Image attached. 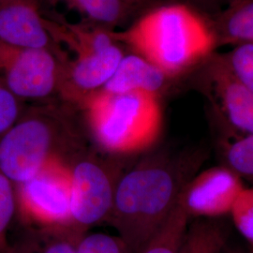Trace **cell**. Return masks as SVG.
I'll return each mask as SVG.
<instances>
[{
  "mask_svg": "<svg viewBox=\"0 0 253 253\" xmlns=\"http://www.w3.org/2000/svg\"><path fill=\"white\" fill-rule=\"evenodd\" d=\"M208 158L203 146L147 154L118 177L106 221L118 231L130 253H141L178 204L188 182Z\"/></svg>",
  "mask_w": 253,
  "mask_h": 253,
  "instance_id": "obj_1",
  "label": "cell"
},
{
  "mask_svg": "<svg viewBox=\"0 0 253 253\" xmlns=\"http://www.w3.org/2000/svg\"><path fill=\"white\" fill-rule=\"evenodd\" d=\"M109 33L172 80L196 71L217 50L208 15L183 2L149 9L126 29Z\"/></svg>",
  "mask_w": 253,
  "mask_h": 253,
  "instance_id": "obj_2",
  "label": "cell"
},
{
  "mask_svg": "<svg viewBox=\"0 0 253 253\" xmlns=\"http://www.w3.org/2000/svg\"><path fill=\"white\" fill-rule=\"evenodd\" d=\"M42 14L47 32L67 55L60 63L57 93L80 105L105 85L125 54L107 29Z\"/></svg>",
  "mask_w": 253,
  "mask_h": 253,
  "instance_id": "obj_3",
  "label": "cell"
},
{
  "mask_svg": "<svg viewBox=\"0 0 253 253\" xmlns=\"http://www.w3.org/2000/svg\"><path fill=\"white\" fill-rule=\"evenodd\" d=\"M80 106L95 140L110 153L144 152L162 135L163 111L159 95L99 90L86 97Z\"/></svg>",
  "mask_w": 253,
  "mask_h": 253,
  "instance_id": "obj_4",
  "label": "cell"
},
{
  "mask_svg": "<svg viewBox=\"0 0 253 253\" xmlns=\"http://www.w3.org/2000/svg\"><path fill=\"white\" fill-rule=\"evenodd\" d=\"M70 134L65 118L55 109L25 110L0 137V173L14 187L32 179L48 163L61 159Z\"/></svg>",
  "mask_w": 253,
  "mask_h": 253,
  "instance_id": "obj_5",
  "label": "cell"
},
{
  "mask_svg": "<svg viewBox=\"0 0 253 253\" xmlns=\"http://www.w3.org/2000/svg\"><path fill=\"white\" fill-rule=\"evenodd\" d=\"M15 188L16 213L32 226H70L71 171L56 159Z\"/></svg>",
  "mask_w": 253,
  "mask_h": 253,
  "instance_id": "obj_6",
  "label": "cell"
},
{
  "mask_svg": "<svg viewBox=\"0 0 253 253\" xmlns=\"http://www.w3.org/2000/svg\"><path fill=\"white\" fill-rule=\"evenodd\" d=\"M194 73L197 89L209 102L217 126L253 134V92L235 78L219 53L212 54Z\"/></svg>",
  "mask_w": 253,
  "mask_h": 253,
  "instance_id": "obj_7",
  "label": "cell"
},
{
  "mask_svg": "<svg viewBox=\"0 0 253 253\" xmlns=\"http://www.w3.org/2000/svg\"><path fill=\"white\" fill-rule=\"evenodd\" d=\"M60 62L48 50L0 42V79L18 99L42 100L58 90Z\"/></svg>",
  "mask_w": 253,
  "mask_h": 253,
  "instance_id": "obj_8",
  "label": "cell"
},
{
  "mask_svg": "<svg viewBox=\"0 0 253 253\" xmlns=\"http://www.w3.org/2000/svg\"><path fill=\"white\" fill-rule=\"evenodd\" d=\"M71 171L70 228L82 235L106 220L114 203L118 180L97 159L76 161Z\"/></svg>",
  "mask_w": 253,
  "mask_h": 253,
  "instance_id": "obj_9",
  "label": "cell"
},
{
  "mask_svg": "<svg viewBox=\"0 0 253 253\" xmlns=\"http://www.w3.org/2000/svg\"><path fill=\"white\" fill-rule=\"evenodd\" d=\"M244 188L243 180L226 166H214L188 182L178 204L190 218H218L231 213Z\"/></svg>",
  "mask_w": 253,
  "mask_h": 253,
  "instance_id": "obj_10",
  "label": "cell"
},
{
  "mask_svg": "<svg viewBox=\"0 0 253 253\" xmlns=\"http://www.w3.org/2000/svg\"><path fill=\"white\" fill-rule=\"evenodd\" d=\"M42 0H0V42L10 45L43 49L66 58L43 25Z\"/></svg>",
  "mask_w": 253,
  "mask_h": 253,
  "instance_id": "obj_11",
  "label": "cell"
},
{
  "mask_svg": "<svg viewBox=\"0 0 253 253\" xmlns=\"http://www.w3.org/2000/svg\"><path fill=\"white\" fill-rule=\"evenodd\" d=\"M171 80L155 65L132 52L124 54L116 72L100 90L114 94L147 92L161 96Z\"/></svg>",
  "mask_w": 253,
  "mask_h": 253,
  "instance_id": "obj_12",
  "label": "cell"
},
{
  "mask_svg": "<svg viewBox=\"0 0 253 253\" xmlns=\"http://www.w3.org/2000/svg\"><path fill=\"white\" fill-rule=\"evenodd\" d=\"M54 8L76 14L79 23L118 30L124 25L136 9L125 0H42Z\"/></svg>",
  "mask_w": 253,
  "mask_h": 253,
  "instance_id": "obj_13",
  "label": "cell"
},
{
  "mask_svg": "<svg viewBox=\"0 0 253 253\" xmlns=\"http://www.w3.org/2000/svg\"><path fill=\"white\" fill-rule=\"evenodd\" d=\"M217 39L223 46L253 43V0H241L208 15Z\"/></svg>",
  "mask_w": 253,
  "mask_h": 253,
  "instance_id": "obj_14",
  "label": "cell"
},
{
  "mask_svg": "<svg viewBox=\"0 0 253 253\" xmlns=\"http://www.w3.org/2000/svg\"><path fill=\"white\" fill-rule=\"evenodd\" d=\"M79 235L68 226L36 227L13 245L16 253H77Z\"/></svg>",
  "mask_w": 253,
  "mask_h": 253,
  "instance_id": "obj_15",
  "label": "cell"
},
{
  "mask_svg": "<svg viewBox=\"0 0 253 253\" xmlns=\"http://www.w3.org/2000/svg\"><path fill=\"white\" fill-rule=\"evenodd\" d=\"M228 238V228L220 219L195 218L188 226L180 253H221Z\"/></svg>",
  "mask_w": 253,
  "mask_h": 253,
  "instance_id": "obj_16",
  "label": "cell"
},
{
  "mask_svg": "<svg viewBox=\"0 0 253 253\" xmlns=\"http://www.w3.org/2000/svg\"><path fill=\"white\" fill-rule=\"evenodd\" d=\"M221 132L219 149L223 164L242 180L253 184V134L238 133L218 126Z\"/></svg>",
  "mask_w": 253,
  "mask_h": 253,
  "instance_id": "obj_17",
  "label": "cell"
},
{
  "mask_svg": "<svg viewBox=\"0 0 253 253\" xmlns=\"http://www.w3.org/2000/svg\"><path fill=\"white\" fill-rule=\"evenodd\" d=\"M190 219L179 204H177L170 217L141 253H180Z\"/></svg>",
  "mask_w": 253,
  "mask_h": 253,
  "instance_id": "obj_18",
  "label": "cell"
},
{
  "mask_svg": "<svg viewBox=\"0 0 253 253\" xmlns=\"http://www.w3.org/2000/svg\"><path fill=\"white\" fill-rule=\"evenodd\" d=\"M16 214L15 188L0 173V253H16L9 232Z\"/></svg>",
  "mask_w": 253,
  "mask_h": 253,
  "instance_id": "obj_19",
  "label": "cell"
},
{
  "mask_svg": "<svg viewBox=\"0 0 253 253\" xmlns=\"http://www.w3.org/2000/svg\"><path fill=\"white\" fill-rule=\"evenodd\" d=\"M219 54L235 78L253 92V43L233 46Z\"/></svg>",
  "mask_w": 253,
  "mask_h": 253,
  "instance_id": "obj_20",
  "label": "cell"
},
{
  "mask_svg": "<svg viewBox=\"0 0 253 253\" xmlns=\"http://www.w3.org/2000/svg\"><path fill=\"white\" fill-rule=\"evenodd\" d=\"M77 253H130L126 243L118 236L105 233H84L76 242Z\"/></svg>",
  "mask_w": 253,
  "mask_h": 253,
  "instance_id": "obj_21",
  "label": "cell"
},
{
  "mask_svg": "<svg viewBox=\"0 0 253 253\" xmlns=\"http://www.w3.org/2000/svg\"><path fill=\"white\" fill-rule=\"evenodd\" d=\"M230 215L236 230L253 249V187L244 188Z\"/></svg>",
  "mask_w": 253,
  "mask_h": 253,
  "instance_id": "obj_22",
  "label": "cell"
},
{
  "mask_svg": "<svg viewBox=\"0 0 253 253\" xmlns=\"http://www.w3.org/2000/svg\"><path fill=\"white\" fill-rule=\"evenodd\" d=\"M24 111V101L18 99L0 79V137L18 120Z\"/></svg>",
  "mask_w": 253,
  "mask_h": 253,
  "instance_id": "obj_23",
  "label": "cell"
},
{
  "mask_svg": "<svg viewBox=\"0 0 253 253\" xmlns=\"http://www.w3.org/2000/svg\"><path fill=\"white\" fill-rule=\"evenodd\" d=\"M192 3H195V4H199V5H204V6H213V5H216L219 7V10L221 9H225L227 7L235 4L238 1H241V0H190Z\"/></svg>",
  "mask_w": 253,
  "mask_h": 253,
  "instance_id": "obj_24",
  "label": "cell"
},
{
  "mask_svg": "<svg viewBox=\"0 0 253 253\" xmlns=\"http://www.w3.org/2000/svg\"><path fill=\"white\" fill-rule=\"evenodd\" d=\"M132 8L138 9L140 7L144 6L149 0H125Z\"/></svg>",
  "mask_w": 253,
  "mask_h": 253,
  "instance_id": "obj_25",
  "label": "cell"
},
{
  "mask_svg": "<svg viewBox=\"0 0 253 253\" xmlns=\"http://www.w3.org/2000/svg\"><path fill=\"white\" fill-rule=\"evenodd\" d=\"M221 253H245L242 250L237 249V248H230L226 246V248L223 250V252Z\"/></svg>",
  "mask_w": 253,
  "mask_h": 253,
  "instance_id": "obj_26",
  "label": "cell"
}]
</instances>
